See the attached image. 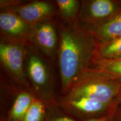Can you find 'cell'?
Returning <instances> with one entry per match:
<instances>
[{
    "label": "cell",
    "instance_id": "30bf717a",
    "mask_svg": "<svg viewBox=\"0 0 121 121\" xmlns=\"http://www.w3.org/2000/svg\"><path fill=\"white\" fill-rule=\"evenodd\" d=\"M90 32L93 35L96 44L121 37V11Z\"/></svg>",
    "mask_w": 121,
    "mask_h": 121
},
{
    "label": "cell",
    "instance_id": "3957f363",
    "mask_svg": "<svg viewBox=\"0 0 121 121\" xmlns=\"http://www.w3.org/2000/svg\"><path fill=\"white\" fill-rule=\"evenodd\" d=\"M118 105H110L88 98L80 97L63 99L57 106L77 119L84 121L108 114L116 110Z\"/></svg>",
    "mask_w": 121,
    "mask_h": 121
},
{
    "label": "cell",
    "instance_id": "9a60e30c",
    "mask_svg": "<svg viewBox=\"0 0 121 121\" xmlns=\"http://www.w3.org/2000/svg\"><path fill=\"white\" fill-rule=\"evenodd\" d=\"M58 9L65 19H72L76 16L78 10V2L76 0H57Z\"/></svg>",
    "mask_w": 121,
    "mask_h": 121
},
{
    "label": "cell",
    "instance_id": "9c48e42d",
    "mask_svg": "<svg viewBox=\"0 0 121 121\" xmlns=\"http://www.w3.org/2000/svg\"><path fill=\"white\" fill-rule=\"evenodd\" d=\"M0 28L12 37L21 38L29 33V23L15 13L6 12L0 15Z\"/></svg>",
    "mask_w": 121,
    "mask_h": 121
},
{
    "label": "cell",
    "instance_id": "e0dca14e",
    "mask_svg": "<svg viewBox=\"0 0 121 121\" xmlns=\"http://www.w3.org/2000/svg\"><path fill=\"white\" fill-rule=\"evenodd\" d=\"M116 110L103 116L92 118H90L84 121H113V115L114 114Z\"/></svg>",
    "mask_w": 121,
    "mask_h": 121
},
{
    "label": "cell",
    "instance_id": "7a4b0ae2",
    "mask_svg": "<svg viewBox=\"0 0 121 121\" xmlns=\"http://www.w3.org/2000/svg\"><path fill=\"white\" fill-rule=\"evenodd\" d=\"M82 76L65 95L64 99L85 97L118 105L121 98V79L111 74L94 69Z\"/></svg>",
    "mask_w": 121,
    "mask_h": 121
},
{
    "label": "cell",
    "instance_id": "4fadbf2b",
    "mask_svg": "<svg viewBox=\"0 0 121 121\" xmlns=\"http://www.w3.org/2000/svg\"><path fill=\"white\" fill-rule=\"evenodd\" d=\"M45 102L43 99L34 97L22 121H45L49 112Z\"/></svg>",
    "mask_w": 121,
    "mask_h": 121
},
{
    "label": "cell",
    "instance_id": "8992f818",
    "mask_svg": "<svg viewBox=\"0 0 121 121\" xmlns=\"http://www.w3.org/2000/svg\"><path fill=\"white\" fill-rule=\"evenodd\" d=\"M28 71L29 78L35 89L46 100V91L48 90L49 85V75L47 68L43 62L37 56L33 55L28 62Z\"/></svg>",
    "mask_w": 121,
    "mask_h": 121
},
{
    "label": "cell",
    "instance_id": "d6986e66",
    "mask_svg": "<svg viewBox=\"0 0 121 121\" xmlns=\"http://www.w3.org/2000/svg\"><path fill=\"white\" fill-rule=\"evenodd\" d=\"M119 104H121V98L120 100H119Z\"/></svg>",
    "mask_w": 121,
    "mask_h": 121
},
{
    "label": "cell",
    "instance_id": "5b68a950",
    "mask_svg": "<svg viewBox=\"0 0 121 121\" xmlns=\"http://www.w3.org/2000/svg\"><path fill=\"white\" fill-rule=\"evenodd\" d=\"M1 62L15 78L24 85H28L24 71V51L20 45L1 43Z\"/></svg>",
    "mask_w": 121,
    "mask_h": 121
},
{
    "label": "cell",
    "instance_id": "ffe728a7",
    "mask_svg": "<svg viewBox=\"0 0 121 121\" xmlns=\"http://www.w3.org/2000/svg\"></svg>",
    "mask_w": 121,
    "mask_h": 121
},
{
    "label": "cell",
    "instance_id": "6da1fadb",
    "mask_svg": "<svg viewBox=\"0 0 121 121\" xmlns=\"http://www.w3.org/2000/svg\"><path fill=\"white\" fill-rule=\"evenodd\" d=\"M96 43L90 31L75 25L60 30L59 65L62 92L66 94L86 71L95 57Z\"/></svg>",
    "mask_w": 121,
    "mask_h": 121
},
{
    "label": "cell",
    "instance_id": "7c38bea8",
    "mask_svg": "<svg viewBox=\"0 0 121 121\" xmlns=\"http://www.w3.org/2000/svg\"><path fill=\"white\" fill-rule=\"evenodd\" d=\"M94 59L110 60H121V37L96 44Z\"/></svg>",
    "mask_w": 121,
    "mask_h": 121
},
{
    "label": "cell",
    "instance_id": "52a82bcc",
    "mask_svg": "<svg viewBox=\"0 0 121 121\" xmlns=\"http://www.w3.org/2000/svg\"><path fill=\"white\" fill-rule=\"evenodd\" d=\"M53 6L49 3L37 1L15 7L16 15L28 23H34L42 20L53 12Z\"/></svg>",
    "mask_w": 121,
    "mask_h": 121
},
{
    "label": "cell",
    "instance_id": "5bb4252c",
    "mask_svg": "<svg viewBox=\"0 0 121 121\" xmlns=\"http://www.w3.org/2000/svg\"><path fill=\"white\" fill-rule=\"evenodd\" d=\"M96 68L95 69L111 74L121 79V60H103L94 59Z\"/></svg>",
    "mask_w": 121,
    "mask_h": 121
},
{
    "label": "cell",
    "instance_id": "2e32d148",
    "mask_svg": "<svg viewBox=\"0 0 121 121\" xmlns=\"http://www.w3.org/2000/svg\"><path fill=\"white\" fill-rule=\"evenodd\" d=\"M45 121H79L67 113H56L48 112Z\"/></svg>",
    "mask_w": 121,
    "mask_h": 121
},
{
    "label": "cell",
    "instance_id": "8fae6325",
    "mask_svg": "<svg viewBox=\"0 0 121 121\" xmlns=\"http://www.w3.org/2000/svg\"><path fill=\"white\" fill-rule=\"evenodd\" d=\"M34 98L26 92L19 93L13 103L6 121H22Z\"/></svg>",
    "mask_w": 121,
    "mask_h": 121
},
{
    "label": "cell",
    "instance_id": "ba28073f",
    "mask_svg": "<svg viewBox=\"0 0 121 121\" xmlns=\"http://www.w3.org/2000/svg\"><path fill=\"white\" fill-rule=\"evenodd\" d=\"M34 39L39 48L48 55L54 53L58 44V38L53 25L45 22L36 26Z\"/></svg>",
    "mask_w": 121,
    "mask_h": 121
},
{
    "label": "cell",
    "instance_id": "277c9868",
    "mask_svg": "<svg viewBox=\"0 0 121 121\" xmlns=\"http://www.w3.org/2000/svg\"><path fill=\"white\" fill-rule=\"evenodd\" d=\"M121 11V1L93 0L82 12V18L91 28L90 31L103 25Z\"/></svg>",
    "mask_w": 121,
    "mask_h": 121
},
{
    "label": "cell",
    "instance_id": "ac0fdd59",
    "mask_svg": "<svg viewBox=\"0 0 121 121\" xmlns=\"http://www.w3.org/2000/svg\"><path fill=\"white\" fill-rule=\"evenodd\" d=\"M113 121H121V104L118 106L113 115Z\"/></svg>",
    "mask_w": 121,
    "mask_h": 121
}]
</instances>
